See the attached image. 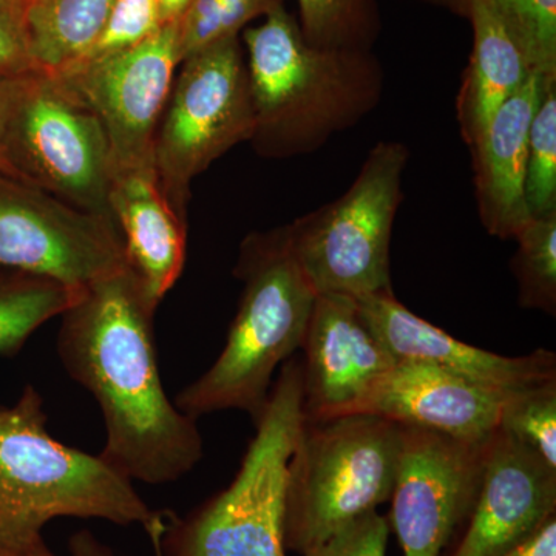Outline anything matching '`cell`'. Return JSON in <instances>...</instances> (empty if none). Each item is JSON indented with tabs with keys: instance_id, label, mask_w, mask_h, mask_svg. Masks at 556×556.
<instances>
[{
	"instance_id": "277c9868",
	"label": "cell",
	"mask_w": 556,
	"mask_h": 556,
	"mask_svg": "<svg viewBox=\"0 0 556 556\" xmlns=\"http://www.w3.org/2000/svg\"><path fill=\"white\" fill-rule=\"evenodd\" d=\"M236 276L243 291L225 348L175 401L193 419L240 409L255 422L268 402L274 375L302 348L308 329L318 294L295 262L285 226L247 237Z\"/></svg>"
},
{
	"instance_id": "83f0119b",
	"label": "cell",
	"mask_w": 556,
	"mask_h": 556,
	"mask_svg": "<svg viewBox=\"0 0 556 556\" xmlns=\"http://www.w3.org/2000/svg\"><path fill=\"white\" fill-rule=\"evenodd\" d=\"M163 25L159 0H115L100 36L75 65L129 50L155 35Z\"/></svg>"
},
{
	"instance_id": "ac0fdd59",
	"label": "cell",
	"mask_w": 556,
	"mask_h": 556,
	"mask_svg": "<svg viewBox=\"0 0 556 556\" xmlns=\"http://www.w3.org/2000/svg\"><path fill=\"white\" fill-rule=\"evenodd\" d=\"M109 207L123 239L127 265L150 302L159 306L185 268L186 218L164 195L155 169L113 174Z\"/></svg>"
},
{
	"instance_id": "30bf717a",
	"label": "cell",
	"mask_w": 556,
	"mask_h": 556,
	"mask_svg": "<svg viewBox=\"0 0 556 556\" xmlns=\"http://www.w3.org/2000/svg\"><path fill=\"white\" fill-rule=\"evenodd\" d=\"M126 266L112 218L80 211L9 174L0 177V270L80 292Z\"/></svg>"
},
{
	"instance_id": "d6986e66",
	"label": "cell",
	"mask_w": 556,
	"mask_h": 556,
	"mask_svg": "<svg viewBox=\"0 0 556 556\" xmlns=\"http://www.w3.org/2000/svg\"><path fill=\"white\" fill-rule=\"evenodd\" d=\"M463 14L473 28V50L457 93L456 113L460 135L470 148L496 110L536 72L486 0H466Z\"/></svg>"
},
{
	"instance_id": "7c38bea8",
	"label": "cell",
	"mask_w": 556,
	"mask_h": 556,
	"mask_svg": "<svg viewBox=\"0 0 556 556\" xmlns=\"http://www.w3.org/2000/svg\"><path fill=\"white\" fill-rule=\"evenodd\" d=\"M401 427V463L388 525L404 556H444L477 500L490 437L466 442L426 428Z\"/></svg>"
},
{
	"instance_id": "484cf974",
	"label": "cell",
	"mask_w": 556,
	"mask_h": 556,
	"mask_svg": "<svg viewBox=\"0 0 556 556\" xmlns=\"http://www.w3.org/2000/svg\"><path fill=\"white\" fill-rule=\"evenodd\" d=\"M525 197L532 218L556 212V80L548 84L530 126Z\"/></svg>"
},
{
	"instance_id": "d590c367",
	"label": "cell",
	"mask_w": 556,
	"mask_h": 556,
	"mask_svg": "<svg viewBox=\"0 0 556 556\" xmlns=\"http://www.w3.org/2000/svg\"><path fill=\"white\" fill-rule=\"evenodd\" d=\"M438 2L447 3V5L452 7L453 10L460 11V13H463L464 0H438Z\"/></svg>"
},
{
	"instance_id": "f546056e",
	"label": "cell",
	"mask_w": 556,
	"mask_h": 556,
	"mask_svg": "<svg viewBox=\"0 0 556 556\" xmlns=\"http://www.w3.org/2000/svg\"><path fill=\"white\" fill-rule=\"evenodd\" d=\"M40 70L33 61L24 24V0H0V80Z\"/></svg>"
},
{
	"instance_id": "8992f818",
	"label": "cell",
	"mask_w": 556,
	"mask_h": 556,
	"mask_svg": "<svg viewBox=\"0 0 556 556\" xmlns=\"http://www.w3.org/2000/svg\"><path fill=\"white\" fill-rule=\"evenodd\" d=\"M402 427L351 413L306 419L288 466L285 547L303 555L393 495Z\"/></svg>"
},
{
	"instance_id": "7402d4cb",
	"label": "cell",
	"mask_w": 556,
	"mask_h": 556,
	"mask_svg": "<svg viewBox=\"0 0 556 556\" xmlns=\"http://www.w3.org/2000/svg\"><path fill=\"white\" fill-rule=\"evenodd\" d=\"M300 30L318 49L369 51L379 35L375 0H298Z\"/></svg>"
},
{
	"instance_id": "603a6c76",
	"label": "cell",
	"mask_w": 556,
	"mask_h": 556,
	"mask_svg": "<svg viewBox=\"0 0 556 556\" xmlns=\"http://www.w3.org/2000/svg\"><path fill=\"white\" fill-rule=\"evenodd\" d=\"M518 251L511 270L519 288V305L526 309L556 313V212L532 218L519 230Z\"/></svg>"
},
{
	"instance_id": "4fadbf2b",
	"label": "cell",
	"mask_w": 556,
	"mask_h": 556,
	"mask_svg": "<svg viewBox=\"0 0 556 556\" xmlns=\"http://www.w3.org/2000/svg\"><path fill=\"white\" fill-rule=\"evenodd\" d=\"M556 517V470L496 428L477 500L444 556H503Z\"/></svg>"
},
{
	"instance_id": "3957f363",
	"label": "cell",
	"mask_w": 556,
	"mask_h": 556,
	"mask_svg": "<svg viewBox=\"0 0 556 556\" xmlns=\"http://www.w3.org/2000/svg\"><path fill=\"white\" fill-rule=\"evenodd\" d=\"M46 422L31 386L0 407V547L30 546L61 517L141 525L149 536L166 530L169 511L152 510L123 471L51 438Z\"/></svg>"
},
{
	"instance_id": "5bb4252c",
	"label": "cell",
	"mask_w": 556,
	"mask_h": 556,
	"mask_svg": "<svg viewBox=\"0 0 556 556\" xmlns=\"http://www.w3.org/2000/svg\"><path fill=\"white\" fill-rule=\"evenodd\" d=\"M300 350L306 419L348 415L397 362L365 324L357 300L342 294L317 295Z\"/></svg>"
},
{
	"instance_id": "f1b7e54d",
	"label": "cell",
	"mask_w": 556,
	"mask_h": 556,
	"mask_svg": "<svg viewBox=\"0 0 556 556\" xmlns=\"http://www.w3.org/2000/svg\"><path fill=\"white\" fill-rule=\"evenodd\" d=\"M388 535V519L369 511L302 556H387Z\"/></svg>"
},
{
	"instance_id": "ba28073f",
	"label": "cell",
	"mask_w": 556,
	"mask_h": 556,
	"mask_svg": "<svg viewBox=\"0 0 556 556\" xmlns=\"http://www.w3.org/2000/svg\"><path fill=\"white\" fill-rule=\"evenodd\" d=\"M407 163L404 144L379 142L342 197L285 226L295 262L317 294L364 299L393 291L391 236Z\"/></svg>"
},
{
	"instance_id": "cb8c5ba5",
	"label": "cell",
	"mask_w": 556,
	"mask_h": 556,
	"mask_svg": "<svg viewBox=\"0 0 556 556\" xmlns=\"http://www.w3.org/2000/svg\"><path fill=\"white\" fill-rule=\"evenodd\" d=\"M497 428L556 470V380L506 394Z\"/></svg>"
},
{
	"instance_id": "1f68e13d",
	"label": "cell",
	"mask_w": 556,
	"mask_h": 556,
	"mask_svg": "<svg viewBox=\"0 0 556 556\" xmlns=\"http://www.w3.org/2000/svg\"><path fill=\"white\" fill-rule=\"evenodd\" d=\"M68 547L72 556H115L112 548L102 544L89 530H80L70 538Z\"/></svg>"
},
{
	"instance_id": "7a4b0ae2",
	"label": "cell",
	"mask_w": 556,
	"mask_h": 556,
	"mask_svg": "<svg viewBox=\"0 0 556 556\" xmlns=\"http://www.w3.org/2000/svg\"><path fill=\"white\" fill-rule=\"evenodd\" d=\"M243 33L255 113L251 141L262 155L314 152L378 108L383 73L371 51L318 49L278 3Z\"/></svg>"
},
{
	"instance_id": "9c48e42d",
	"label": "cell",
	"mask_w": 556,
	"mask_h": 556,
	"mask_svg": "<svg viewBox=\"0 0 556 556\" xmlns=\"http://www.w3.org/2000/svg\"><path fill=\"white\" fill-rule=\"evenodd\" d=\"M181 65L156 131L153 166L164 195L186 218L190 182L233 146L251 141L255 113L240 36Z\"/></svg>"
},
{
	"instance_id": "6da1fadb",
	"label": "cell",
	"mask_w": 556,
	"mask_h": 556,
	"mask_svg": "<svg viewBox=\"0 0 556 556\" xmlns=\"http://www.w3.org/2000/svg\"><path fill=\"white\" fill-rule=\"evenodd\" d=\"M141 281L126 268L93 281L62 313L58 353L104 416L102 457L131 481H178L203 459L193 417L172 402L161 380L153 313Z\"/></svg>"
},
{
	"instance_id": "52a82bcc",
	"label": "cell",
	"mask_w": 556,
	"mask_h": 556,
	"mask_svg": "<svg viewBox=\"0 0 556 556\" xmlns=\"http://www.w3.org/2000/svg\"><path fill=\"white\" fill-rule=\"evenodd\" d=\"M2 160L11 177L112 218L115 170L108 137L56 76L35 70L3 83Z\"/></svg>"
},
{
	"instance_id": "d6a6232c",
	"label": "cell",
	"mask_w": 556,
	"mask_h": 556,
	"mask_svg": "<svg viewBox=\"0 0 556 556\" xmlns=\"http://www.w3.org/2000/svg\"><path fill=\"white\" fill-rule=\"evenodd\" d=\"M163 24L181 20L192 0H159Z\"/></svg>"
},
{
	"instance_id": "8fae6325",
	"label": "cell",
	"mask_w": 556,
	"mask_h": 556,
	"mask_svg": "<svg viewBox=\"0 0 556 556\" xmlns=\"http://www.w3.org/2000/svg\"><path fill=\"white\" fill-rule=\"evenodd\" d=\"M179 64L175 21L129 50L53 75L100 121L115 174L155 169L156 131Z\"/></svg>"
},
{
	"instance_id": "ffe728a7",
	"label": "cell",
	"mask_w": 556,
	"mask_h": 556,
	"mask_svg": "<svg viewBox=\"0 0 556 556\" xmlns=\"http://www.w3.org/2000/svg\"><path fill=\"white\" fill-rule=\"evenodd\" d=\"M115 0H24L33 61L58 75L83 60L98 39Z\"/></svg>"
},
{
	"instance_id": "e575fe53",
	"label": "cell",
	"mask_w": 556,
	"mask_h": 556,
	"mask_svg": "<svg viewBox=\"0 0 556 556\" xmlns=\"http://www.w3.org/2000/svg\"><path fill=\"white\" fill-rule=\"evenodd\" d=\"M3 83H5V80H0V170H2V172H3V160H2Z\"/></svg>"
},
{
	"instance_id": "44dd1931",
	"label": "cell",
	"mask_w": 556,
	"mask_h": 556,
	"mask_svg": "<svg viewBox=\"0 0 556 556\" xmlns=\"http://www.w3.org/2000/svg\"><path fill=\"white\" fill-rule=\"evenodd\" d=\"M49 278L0 270V356H14L36 329L62 316L78 298Z\"/></svg>"
},
{
	"instance_id": "d4e9b609",
	"label": "cell",
	"mask_w": 556,
	"mask_h": 556,
	"mask_svg": "<svg viewBox=\"0 0 556 556\" xmlns=\"http://www.w3.org/2000/svg\"><path fill=\"white\" fill-rule=\"evenodd\" d=\"M281 0H192L178 21L179 58L214 46L219 40L240 36L249 22L265 16Z\"/></svg>"
},
{
	"instance_id": "2e32d148",
	"label": "cell",
	"mask_w": 556,
	"mask_h": 556,
	"mask_svg": "<svg viewBox=\"0 0 556 556\" xmlns=\"http://www.w3.org/2000/svg\"><path fill=\"white\" fill-rule=\"evenodd\" d=\"M504 396L431 365L397 361L348 415L367 413L457 441L482 442L497 428Z\"/></svg>"
},
{
	"instance_id": "5b68a950",
	"label": "cell",
	"mask_w": 556,
	"mask_h": 556,
	"mask_svg": "<svg viewBox=\"0 0 556 556\" xmlns=\"http://www.w3.org/2000/svg\"><path fill=\"white\" fill-rule=\"evenodd\" d=\"M302 420V364L291 357L254 422L233 481L188 517L170 515L166 530L150 536L155 556H288V466Z\"/></svg>"
},
{
	"instance_id": "e0dca14e",
	"label": "cell",
	"mask_w": 556,
	"mask_h": 556,
	"mask_svg": "<svg viewBox=\"0 0 556 556\" xmlns=\"http://www.w3.org/2000/svg\"><path fill=\"white\" fill-rule=\"evenodd\" d=\"M552 80L556 76L530 75L470 146L479 218L501 240H514L532 219L525 197L529 134Z\"/></svg>"
},
{
	"instance_id": "4dcf8cb0",
	"label": "cell",
	"mask_w": 556,
	"mask_h": 556,
	"mask_svg": "<svg viewBox=\"0 0 556 556\" xmlns=\"http://www.w3.org/2000/svg\"><path fill=\"white\" fill-rule=\"evenodd\" d=\"M503 556H556V517Z\"/></svg>"
},
{
	"instance_id": "4316f807",
	"label": "cell",
	"mask_w": 556,
	"mask_h": 556,
	"mask_svg": "<svg viewBox=\"0 0 556 556\" xmlns=\"http://www.w3.org/2000/svg\"><path fill=\"white\" fill-rule=\"evenodd\" d=\"M486 2L518 40L533 70L543 76H556V0Z\"/></svg>"
},
{
	"instance_id": "9a60e30c",
	"label": "cell",
	"mask_w": 556,
	"mask_h": 556,
	"mask_svg": "<svg viewBox=\"0 0 556 556\" xmlns=\"http://www.w3.org/2000/svg\"><path fill=\"white\" fill-rule=\"evenodd\" d=\"M367 327L396 361L420 362L500 394L556 380L554 351L507 357L468 345L402 305L394 292L356 299Z\"/></svg>"
},
{
	"instance_id": "836d02e7",
	"label": "cell",
	"mask_w": 556,
	"mask_h": 556,
	"mask_svg": "<svg viewBox=\"0 0 556 556\" xmlns=\"http://www.w3.org/2000/svg\"><path fill=\"white\" fill-rule=\"evenodd\" d=\"M0 556H58L47 547L46 541L40 538L27 547H0Z\"/></svg>"
}]
</instances>
